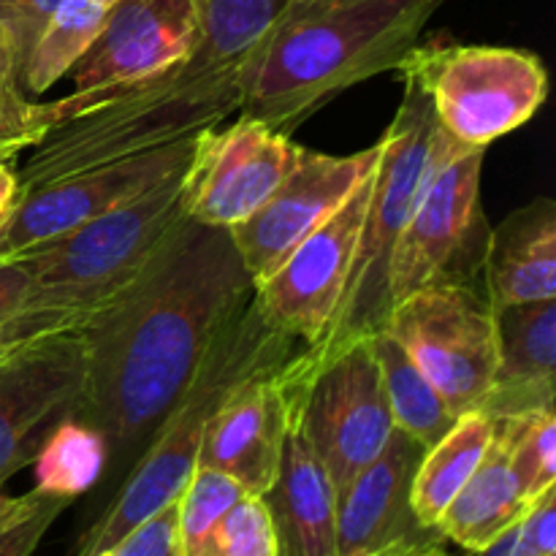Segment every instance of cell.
Returning <instances> with one entry per match:
<instances>
[{
  "instance_id": "cell-1",
  "label": "cell",
  "mask_w": 556,
  "mask_h": 556,
  "mask_svg": "<svg viewBox=\"0 0 556 556\" xmlns=\"http://www.w3.org/2000/svg\"><path fill=\"white\" fill-rule=\"evenodd\" d=\"M253 291L231 233L185 217L147 269L76 331L87 348L79 418L106 438L109 454L147 445Z\"/></svg>"
},
{
  "instance_id": "cell-2",
  "label": "cell",
  "mask_w": 556,
  "mask_h": 556,
  "mask_svg": "<svg viewBox=\"0 0 556 556\" xmlns=\"http://www.w3.org/2000/svg\"><path fill=\"white\" fill-rule=\"evenodd\" d=\"M443 0H291L239 63V114L291 136L326 101L396 71Z\"/></svg>"
},
{
  "instance_id": "cell-3",
  "label": "cell",
  "mask_w": 556,
  "mask_h": 556,
  "mask_svg": "<svg viewBox=\"0 0 556 556\" xmlns=\"http://www.w3.org/2000/svg\"><path fill=\"white\" fill-rule=\"evenodd\" d=\"M239 65L190 52L179 63L92 92L33 103L41 139L20 174V188L163 150L239 112Z\"/></svg>"
},
{
  "instance_id": "cell-4",
  "label": "cell",
  "mask_w": 556,
  "mask_h": 556,
  "mask_svg": "<svg viewBox=\"0 0 556 556\" xmlns=\"http://www.w3.org/2000/svg\"><path fill=\"white\" fill-rule=\"evenodd\" d=\"M182 174L22 255L30 293L5 340V358L43 337L76 334L114 302L185 220Z\"/></svg>"
},
{
  "instance_id": "cell-5",
  "label": "cell",
  "mask_w": 556,
  "mask_h": 556,
  "mask_svg": "<svg viewBox=\"0 0 556 556\" xmlns=\"http://www.w3.org/2000/svg\"><path fill=\"white\" fill-rule=\"evenodd\" d=\"M296 351V340L266 318L253 291L248 304L212 342L190 383L147 440L139 465L130 470L103 519L90 530L79 556L109 552L141 521L177 503L195 472L206 421L223 396L250 375L288 362Z\"/></svg>"
},
{
  "instance_id": "cell-6",
  "label": "cell",
  "mask_w": 556,
  "mask_h": 556,
  "mask_svg": "<svg viewBox=\"0 0 556 556\" xmlns=\"http://www.w3.org/2000/svg\"><path fill=\"white\" fill-rule=\"evenodd\" d=\"M434 150H438V123L432 106L416 87L405 85L400 109L380 139L372 190H369L340 309L324 342L299 351L304 358L318 362L340 348L369 340L386 329L391 313V258L418 193L427 182Z\"/></svg>"
},
{
  "instance_id": "cell-7",
  "label": "cell",
  "mask_w": 556,
  "mask_h": 556,
  "mask_svg": "<svg viewBox=\"0 0 556 556\" xmlns=\"http://www.w3.org/2000/svg\"><path fill=\"white\" fill-rule=\"evenodd\" d=\"M396 71L451 139L478 150L530 123L548 96L546 68L525 49L416 43Z\"/></svg>"
},
{
  "instance_id": "cell-8",
  "label": "cell",
  "mask_w": 556,
  "mask_h": 556,
  "mask_svg": "<svg viewBox=\"0 0 556 556\" xmlns=\"http://www.w3.org/2000/svg\"><path fill=\"white\" fill-rule=\"evenodd\" d=\"M291 416L340 492L394 432L372 337L309 362L293 353L282 367Z\"/></svg>"
},
{
  "instance_id": "cell-9",
  "label": "cell",
  "mask_w": 556,
  "mask_h": 556,
  "mask_svg": "<svg viewBox=\"0 0 556 556\" xmlns=\"http://www.w3.org/2000/svg\"><path fill=\"white\" fill-rule=\"evenodd\" d=\"M483 152L459 144L438 125L432 168L391 258V304L438 282H483Z\"/></svg>"
},
{
  "instance_id": "cell-10",
  "label": "cell",
  "mask_w": 556,
  "mask_h": 556,
  "mask_svg": "<svg viewBox=\"0 0 556 556\" xmlns=\"http://www.w3.org/2000/svg\"><path fill=\"white\" fill-rule=\"evenodd\" d=\"M383 331L456 416L481 410L497 372V315L486 291L467 282L427 286L391 304Z\"/></svg>"
},
{
  "instance_id": "cell-11",
  "label": "cell",
  "mask_w": 556,
  "mask_h": 556,
  "mask_svg": "<svg viewBox=\"0 0 556 556\" xmlns=\"http://www.w3.org/2000/svg\"><path fill=\"white\" fill-rule=\"evenodd\" d=\"M195 136L163 150L65 174L52 182L22 190L9 215L0 220V261L36 253L92 217L128 204L163 179L179 174L190 163Z\"/></svg>"
},
{
  "instance_id": "cell-12",
  "label": "cell",
  "mask_w": 556,
  "mask_h": 556,
  "mask_svg": "<svg viewBox=\"0 0 556 556\" xmlns=\"http://www.w3.org/2000/svg\"><path fill=\"white\" fill-rule=\"evenodd\" d=\"M296 150L291 136L248 114L201 130L182 174L185 217L226 231L244 223L291 172Z\"/></svg>"
},
{
  "instance_id": "cell-13",
  "label": "cell",
  "mask_w": 556,
  "mask_h": 556,
  "mask_svg": "<svg viewBox=\"0 0 556 556\" xmlns=\"http://www.w3.org/2000/svg\"><path fill=\"white\" fill-rule=\"evenodd\" d=\"M372 174L375 168L329 220L302 239L269 277L255 282V302L266 318L288 337L302 342V348L324 342L334 324L345 282L351 277L372 190Z\"/></svg>"
},
{
  "instance_id": "cell-14",
  "label": "cell",
  "mask_w": 556,
  "mask_h": 556,
  "mask_svg": "<svg viewBox=\"0 0 556 556\" xmlns=\"http://www.w3.org/2000/svg\"><path fill=\"white\" fill-rule=\"evenodd\" d=\"M85 389L81 334L43 337L0 362V483L33 465L65 418L79 416Z\"/></svg>"
},
{
  "instance_id": "cell-15",
  "label": "cell",
  "mask_w": 556,
  "mask_h": 556,
  "mask_svg": "<svg viewBox=\"0 0 556 556\" xmlns=\"http://www.w3.org/2000/svg\"><path fill=\"white\" fill-rule=\"evenodd\" d=\"M378 155L380 141L353 155H324L299 147L291 172L266 204L244 223L228 228L253 282L269 277L302 239L345 204L372 172Z\"/></svg>"
},
{
  "instance_id": "cell-16",
  "label": "cell",
  "mask_w": 556,
  "mask_h": 556,
  "mask_svg": "<svg viewBox=\"0 0 556 556\" xmlns=\"http://www.w3.org/2000/svg\"><path fill=\"white\" fill-rule=\"evenodd\" d=\"M199 36V0H114L101 33L68 71L71 92L144 79L188 58Z\"/></svg>"
},
{
  "instance_id": "cell-17",
  "label": "cell",
  "mask_w": 556,
  "mask_h": 556,
  "mask_svg": "<svg viewBox=\"0 0 556 556\" xmlns=\"http://www.w3.org/2000/svg\"><path fill=\"white\" fill-rule=\"evenodd\" d=\"M282 367L264 369L233 386L210 416L195 467L231 476L248 494L264 497L280 470L291 427V396Z\"/></svg>"
},
{
  "instance_id": "cell-18",
  "label": "cell",
  "mask_w": 556,
  "mask_h": 556,
  "mask_svg": "<svg viewBox=\"0 0 556 556\" xmlns=\"http://www.w3.org/2000/svg\"><path fill=\"white\" fill-rule=\"evenodd\" d=\"M424 448L394 429L386 448L337 492V556H380L424 535L410 508V486Z\"/></svg>"
},
{
  "instance_id": "cell-19",
  "label": "cell",
  "mask_w": 556,
  "mask_h": 556,
  "mask_svg": "<svg viewBox=\"0 0 556 556\" xmlns=\"http://www.w3.org/2000/svg\"><path fill=\"white\" fill-rule=\"evenodd\" d=\"M497 372L481 413L489 418L554 410L556 299L494 309Z\"/></svg>"
},
{
  "instance_id": "cell-20",
  "label": "cell",
  "mask_w": 556,
  "mask_h": 556,
  "mask_svg": "<svg viewBox=\"0 0 556 556\" xmlns=\"http://www.w3.org/2000/svg\"><path fill=\"white\" fill-rule=\"evenodd\" d=\"M280 556H337V489L291 416L280 470L264 494Z\"/></svg>"
},
{
  "instance_id": "cell-21",
  "label": "cell",
  "mask_w": 556,
  "mask_h": 556,
  "mask_svg": "<svg viewBox=\"0 0 556 556\" xmlns=\"http://www.w3.org/2000/svg\"><path fill=\"white\" fill-rule=\"evenodd\" d=\"M483 291L494 309L556 299V204L535 199L489 231Z\"/></svg>"
},
{
  "instance_id": "cell-22",
  "label": "cell",
  "mask_w": 556,
  "mask_h": 556,
  "mask_svg": "<svg viewBox=\"0 0 556 556\" xmlns=\"http://www.w3.org/2000/svg\"><path fill=\"white\" fill-rule=\"evenodd\" d=\"M530 500L521 492L503 448L492 440L486 456L462 492L451 500L434 532L465 552H483L497 535L525 516Z\"/></svg>"
},
{
  "instance_id": "cell-23",
  "label": "cell",
  "mask_w": 556,
  "mask_h": 556,
  "mask_svg": "<svg viewBox=\"0 0 556 556\" xmlns=\"http://www.w3.org/2000/svg\"><path fill=\"white\" fill-rule=\"evenodd\" d=\"M492 440L494 421L486 413L472 410L456 418L454 427L424 451L410 486V508L421 530L434 532L451 500L483 462Z\"/></svg>"
},
{
  "instance_id": "cell-24",
  "label": "cell",
  "mask_w": 556,
  "mask_h": 556,
  "mask_svg": "<svg viewBox=\"0 0 556 556\" xmlns=\"http://www.w3.org/2000/svg\"><path fill=\"white\" fill-rule=\"evenodd\" d=\"M372 351L383 378L386 400H389L394 429L410 434L424 451L438 443L459 416L445 405L440 391L429 383L418 364L402 351L400 342L380 331L372 337Z\"/></svg>"
},
{
  "instance_id": "cell-25",
  "label": "cell",
  "mask_w": 556,
  "mask_h": 556,
  "mask_svg": "<svg viewBox=\"0 0 556 556\" xmlns=\"http://www.w3.org/2000/svg\"><path fill=\"white\" fill-rule=\"evenodd\" d=\"M106 5L98 0H63L33 43L20 74L22 96H43L58 85L101 33Z\"/></svg>"
},
{
  "instance_id": "cell-26",
  "label": "cell",
  "mask_w": 556,
  "mask_h": 556,
  "mask_svg": "<svg viewBox=\"0 0 556 556\" xmlns=\"http://www.w3.org/2000/svg\"><path fill=\"white\" fill-rule=\"evenodd\" d=\"M109 443L92 424L71 416L43 440L33 459L36 492L74 500L90 492L109 462Z\"/></svg>"
},
{
  "instance_id": "cell-27",
  "label": "cell",
  "mask_w": 556,
  "mask_h": 556,
  "mask_svg": "<svg viewBox=\"0 0 556 556\" xmlns=\"http://www.w3.org/2000/svg\"><path fill=\"white\" fill-rule=\"evenodd\" d=\"M291 0H199L193 52L239 65Z\"/></svg>"
},
{
  "instance_id": "cell-28",
  "label": "cell",
  "mask_w": 556,
  "mask_h": 556,
  "mask_svg": "<svg viewBox=\"0 0 556 556\" xmlns=\"http://www.w3.org/2000/svg\"><path fill=\"white\" fill-rule=\"evenodd\" d=\"M494 443L503 448L525 497L535 500L556 486V416L554 410H530L492 418Z\"/></svg>"
},
{
  "instance_id": "cell-29",
  "label": "cell",
  "mask_w": 556,
  "mask_h": 556,
  "mask_svg": "<svg viewBox=\"0 0 556 556\" xmlns=\"http://www.w3.org/2000/svg\"><path fill=\"white\" fill-rule=\"evenodd\" d=\"M231 476L212 467H195L188 486L177 497L179 556H199L217 521L244 497Z\"/></svg>"
},
{
  "instance_id": "cell-30",
  "label": "cell",
  "mask_w": 556,
  "mask_h": 556,
  "mask_svg": "<svg viewBox=\"0 0 556 556\" xmlns=\"http://www.w3.org/2000/svg\"><path fill=\"white\" fill-rule=\"evenodd\" d=\"M199 556H280V541L266 500L244 494L217 521Z\"/></svg>"
},
{
  "instance_id": "cell-31",
  "label": "cell",
  "mask_w": 556,
  "mask_h": 556,
  "mask_svg": "<svg viewBox=\"0 0 556 556\" xmlns=\"http://www.w3.org/2000/svg\"><path fill=\"white\" fill-rule=\"evenodd\" d=\"M63 0H0V25L9 30L11 43H14L16 65H25L33 43L38 41L47 22L52 20L54 11Z\"/></svg>"
},
{
  "instance_id": "cell-32",
  "label": "cell",
  "mask_w": 556,
  "mask_h": 556,
  "mask_svg": "<svg viewBox=\"0 0 556 556\" xmlns=\"http://www.w3.org/2000/svg\"><path fill=\"white\" fill-rule=\"evenodd\" d=\"M112 556H179L177 541V503L166 505L141 521L139 527L128 532L123 541L109 548Z\"/></svg>"
},
{
  "instance_id": "cell-33",
  "label": "cell",
  "mask_w": 556,
  "mask_h": 556,
  "mask_svg": "<svg viewBox=\"0 0 556 556\" xmlns=\"http://www.w3.org/2000/svg\"><path fill=\"white\" fill-rule=\"evenodd\" d=\"M65 505H68V500L41 494L36 508L27 510L14 525L0 530V556H33L36 546L41 543V538L54 525V519L63 514Z\"/></svg>"
},
{
  "instance_id": "cell-34",
  "label": "cell",
  "mask_w": 556,
  "mask_h": 556,
  "mask_svg": "<svg viewBox=\"0 0 556 556\" xmlns=\"http://www.w3.org/2000/svg\"><path fill=\"white\" fill-rule=\"evenodd\" d=\"M519 538L530 556H556V486L527 505L519 519Z\"/></svg>"
},
{
  "instance_id": "cell-35",
  "label": "cell",
  "mask_w": 556,
  "mask_h": 556,
  "mask_svg": "<svg viewBox=\"0 0 556 556\" xmlns=\"http://www.w3.org/2000/svg\"><path fill=\"white\" fill-rule=\"evenodd\" d=\"M41 139L33 125V103L25 96L0 98V161H11Z\"/></svg>"
},
{
  "instance_id": "cell-36",
  "label": "cell",
  "mask_w": 556,
  "mask_h": 556,
  "mask_svg": "<svg viewBox=\"0 0 556 556\" xmlns=\"http://www.w3.org/2000/svg\"><path fill=\"white\" fill-rule=\"evenodd\" d=\"M27 293H30V271H27L25 261H0V362L5 358V340L25 307Z\"/></svg>"
},
{
  "instance_id": "cell-37",
  "label": "cell",
  "mask_w": 556,
  "mask_h": 556,
  "mask_svg": "<svg viewBox=\"0 0 556 556\" xmlns=\"http://www.w3.org/2000/svg\"><path fill=\"white\" fill-rule=\"evenodd\" d=\"M22 96L20 90V65H16L14 43H11L9 30L0 25V98Z\"/></svg>"
},
{
  "instance_id": "cell-38",
  "label": "cell",
  "mask_w": 556,
  "mask_h": 556,
  "mask_svg": "<svg viewBox=\"0 0 556 556\" xmlns=\"http://www.w3.org/2000/svg\"><path fill=\"white\" fill-rule=\"evenodd\" d=\"M38 500H41V492H30L25 497H9V494H3V483H0V530L14 525L27 510L36 508Z\"/></svg>"
},
{
  "instance_id": "cell-39",
  "label": "cell",
  "mask_w": 556,
  "mask_h": 556,
  "mask_svg": "<svg viewBox=\"0 0 556 556\" xmlns=\"http://www.w3.org/2000/svg\"><path fill=\"white\" fill-rule=\"evenodd\" d=\"M478 556H530L527 548L521 546V538H519V521L514 527L503 532V535L494 538L483 552H478Z\"/></svg>"
},
{
  "instance_id": "cell-40",
  "label": "cell",
  "mask_w": 556,
  "mask_h": 556,
  "mask_svg": "<svg viewBox=\"0 0 556 556\" xmlns=\"http://www.w3.org/2000/svg\"><path fill=\"white\" fill-rule=\"evenodd\" d=\"M20 174L9 166V161H0V220L11 212V206L20 199Z\"/></svg>"
},
{
  "instance_id": "cell-41",
  "label": "cell",
  "mask_w": 556,
  "mask_h": 556,
  "mask_svg": "<svg viewBox=\"0 0 556 556\" xmlns=\"http://www.w3.org/2000/svg\"><path fill=\"white\" fill-rule=\"evenodd\" d=\"M380 556H448V554H445L438 543L418 535V538H410V541L396 543V546H391L389 552H383Z\"/></svg>"
},
{
  "instance_id": "cell-42",
  "label": "cell",
  "mask_w": 556,
  "mask_h": 556,
  "mask_svg": "<svg viewBox=\"0 0 556 556\" xmlns=\"http://www.w3.org/2000/svg\"><path fill=\"white\" fill-rule=\"evenodd\" d=\"M98 3H101V5H112L114 0H98Z\"/></svg>"
},
{
  "instance_id": "cell-43",
  "label": "cell",
  "mask_w": 556,
  "mask_h": 556,
  "mask_svg": "<svg viewBox=\"0 0 556 556\" xmlns=\"http://www.w3.org/2000/svg\"><path fill=\"white\" fill-rule=\"evenodd\" d=\"M98 556H112V554H109V552H103V554H98Z\"/></svg>"
}]
</instances>
